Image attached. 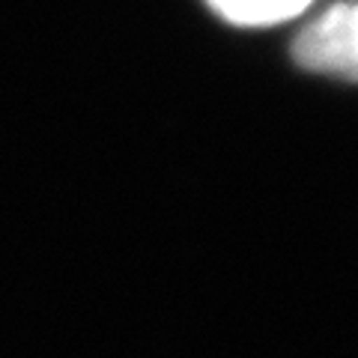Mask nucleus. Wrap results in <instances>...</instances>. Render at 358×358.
I'll list each match as a JSON object with an SVG mask.
<instances>
[{
    "label": "nucleus",
    "instance_id": "f257e3e1",
    "mask_svg": "<svg viewBox=\"0 0 358 358\" xmlns=\"http://www.w3.org/2000/svg\"><path fill=\"white\" fill-rule=\"evenodd\" d=\"M293 57L310 72L358 81V0L338 3L313 18L296 36Z\"/></svg>",
    "mask_w": 358,
    "mask_h": 358
},
{
    "label": "nucleus",
    "instance_id": "f03ea898",
    "mask_svg": "<svg viewBox=\"0 0 358 358\" xmlns=\"http://www.w3.org/2000/svg\"><path fill=\"white\" fill-rule=\"evenodd\" d=\"M209 6L233 24L266 27L301 15L310 0H209Z\"/></svg>",
    "mask_w": 358,
    "mask_h": 358
}]
</instances>
